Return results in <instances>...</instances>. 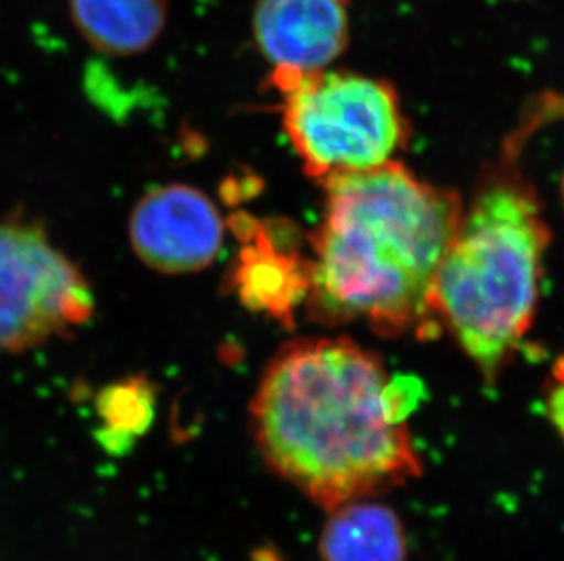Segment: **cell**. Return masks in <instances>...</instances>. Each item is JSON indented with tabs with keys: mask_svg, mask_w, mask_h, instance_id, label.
I'll use <instances>...</instances> for the list:
<instances>
[{
	"mask_svg": "<svg viewBox=\"0 0 564 561\" xmlns=\"http://www.w3.org/2000/svg\"><path fill=\"white\" fill-rule=\"evenodd\" d=\"M319 552L324 561H404V529L391 508L351 502L335 508Z\"/></svg>",
	"mask_w": 564,
	"mask_h": 561,
	"instance_id": "9",
	"label": "cell"
},
{
	"mask_svg": "<svg viewBox=\"0 0 564 561\" xmlns=\"http://www.w3.org/2000/svg\"><path fill=\"white\" fill-rule=\"evenodd\" d=\"M232 280L247 307L263 312H285L299 292H307V276L263 238L241 252Z\"/></svg>",
	"mask_w": 564,
	"mask_h": 561,
	"instance_id": "10",
	"label": "cell"
},
{
	"mask_svg": "<svg viewBox=\"0 0 564 561\" xmlns=\"http://www.w3.org/2000/svg\"><path fill=\"white\" fill-rule=\"evenodd\" d=\"M549 243L538 194L506 150L463 212L433 290V318L490 380L532 327Z\"/></svg>",
	"mask_w": 564,
	"mask_h": 561,
	"instance_id": "3",
	"label": "cell"
},
{
	"mask_svg": "<svg viewBox=\"0 0 564 561\" xmlns=\"http://www.w3.org/2000/svg\"><path fill=\"white\" fill-rule=\"evenodd\" d=\"M155 413V388L144 377L113 383L97 396V414L102 421L99 441L112 452H124L149 429Z\"/></svg>",
	"mask_w": 564,
	"mask_h": 561,
	"instance_id": "11",
	"label": "cell"
},
{
	"mask_svg": "<svg viewBox=\"0 0 564 561\" xmlns=\"http://www.w3.org/2000/svg\"><path fill=\"white\" fill-rule=\"evenodd\" d=\"M552 391L549 394L550 418L554 421L555 429L560 430L564 438V358H561L554 366L552 374Z\"/></svg>",
	"mask_w": 564,
	"mask_h": 561,
	"instance_id": "12",
	"label": "cell"
},
{
	"mask_svg": "<svg viewBox=\"0 0 564 561\" xmlns=\"http://www.w3.org/2000/svg\"><path fill=\"white\" fill-rule=\"evenodd\" d=\"M171 0H68L75 32L97 54L138 57L163 37Z\"/></svg>",
	"mask_w": 564,
	"mask_h": 561,
	"instance_id": "8",
	"label": "cell"
},
{
	"mask_svg": "<svg viewBox=\"0 0 564 561\" xmlns=\"http://www.w3.org/2000/svg\"><path fill=\"white\" fill-rule=\"evenodd\" d=\"M416 383L389 376L349 339H307L280 350L251 403L267 463L325 508L368 498L421 471L408 416Z\"/></svg>",
	"mask_w": 564,
	"mask_h": 561,
	"instance_id": "1",
	"label": "cell"
},
{
	"mask_svg": "<svg viewBox=\"0 0 564 561\" xmlns=\"http://www.w3.org/2000/svg\"><path fill=\"white\" fill-rule=\"evenodd\" d=\"M83 272L32 219H0V355L21 354L88 323Z\"/></svg>",
	"mask_w": 564,
	"mask_h": 561,
	"instance_id": "5",
	"label": "cell"
},
{
	"mask_svg": "<svg viewBox=\"0 0 564 561\" xmlns=\"http://www.w3.org/2000/svg\"><path fill=\"white\" fill-rule=\"evenodd\" d=\"M305 268L310 308L327 323L400 336L433 323V290L464 208L457 194L397 161L330 175Z\"/></svg>",
	"mask_w": 564,
	"mask_h": 561,
	"instance_id": "2",
	"label": "cell"
},
{
	"mask_svg": "<svg viewBox=\"0 0 564 561\" xmlns=\"http://www.w3.org/2000/svg\"><path fill=\"white\" fill-rule=\"evenodd\" d=\"M128 235L144 265L180 276L213 265L224 244V221L203 191L177 183L139 199Z\"/></svg>",
	"mask_w": 564,
	"mask_h": 561,
	"instance_id": "6",
	"label": "cell"
},
{
	"mask_svg": "<svg viewBox=\"0 0 564 561\" xmlns=\"http://www.w3.org/2000/svg\"><path fill=\"white\" fill-rule=\"evenodd\" d=\"M563 199H564V179H563Z\"/></svg>",
	"mask_w": 564,
	"mask_h": 561,
	"instance_id": "13",
	"label": "cell"
},
{
	"mask_svg": "<svg viewBox=\"0 0 564 561\" xmlns=\"http://www.w3.org/2000/svg\"><path fill=\"white\" fill-rule=\"evenodd\" d=\"M272 85L282 96L283 130L311 179L386 165L410 138L388 80L325 68L272 72Z\"/></svg>",
	"mask_w": 564,
	"mask_h": 561,
	"instance_id": "4",
	"label": "cell"
},
{
	"mask_svg": "<svg viewBox=\"0 0 564 561\" xmlns=\"http://www.w3.org/2000/svg\"><path fill=\"white\" fill-rule=\"evenodd\" d=\"M251 24L272 72L289 74L329 68L351 37L349 0H256Z\"/></svg>",
	"mask_w": 564,
	"mask_h": 561,
	"instance_id": "7",
	"label": "cell"
}]
</instances>
